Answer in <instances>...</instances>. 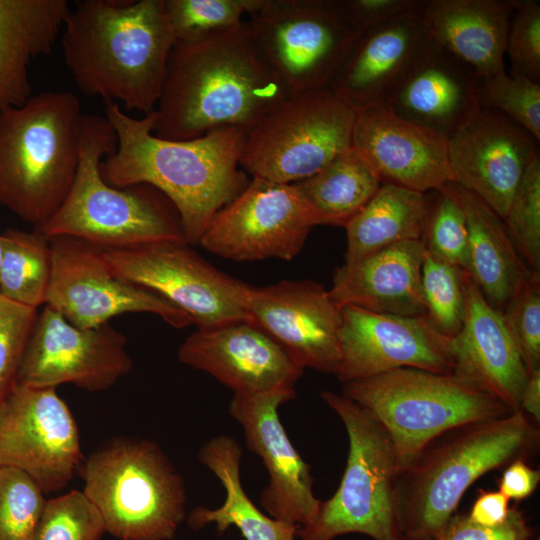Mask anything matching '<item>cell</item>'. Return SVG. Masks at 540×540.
<instances>
[{
  "instance_id": "30",
  "label": "cell",
  "mask_w": 540,
  "mask_h": 540,
  "mask_svg": "<svg viewBox=\"0 0 540 540\" xmlns=\"http://www.w3.org/2000/svg\"><path fill=\"white\" fill-rule=\"evenodd\" d=\"M241 458L240 445L226 435L216 436L200 448L198 459L221 482L225 500L218 508H194L188 516L190 528L199 530L214 523L219 534L235 526L245 540H296L299 526L265 515L250 500L241 482Z\"/></svg>"
},
{
  "instance_id": "12",
  "label": "cell",
  "mask_w": 540,
  "mask_h": 540,
  "mask_svg": "<svg viewBox=\"0 0 540 540\" xmlns=\"http://www.w3.org/2000/svg\"><path fill=\"white\" fill-rule=\"evenodd\" d=\"M189 245L162 241L103 253L117 275L162 296L198 329L248 321L246 284L212 266Z\"/></svg>"
},
{
  "instance_id": "10",
  "label": "cell",
  "mask_w": 540,
  "mask_h": 540,
  "mask_svg": "<svg viewBox=\"0 0 540 540\" xmlns=\"http://www.w3.org/2000/svg\"><path fill=\"white\" fill-rule=\"evenodd\" d=\"M356 114L330 87L291 94L247 132L240 167L275 183L308 178L352 146Z\"/></svg>"
},
{
  "instance_id": "11",
  "label": "cell",
  "mask_w": 540,
  "mask_h": 540,
  "mask_svg": "<svg viewBox=\"0 0 540 540\" xmlns=\"http://www.w3.org/2000/svg\"><path fill=\"white\" fill-rule=\"evenodd\" d=\"M246 14L291 94L329 87L360 36L335 0H248Z\"/></svg>"
},
{
  "instance_id": "5",
  "label": "cell",
  "mask_w": 540,
  "mask_h": 540,
  "mask_svg": "<svg viewBox=\"0 0 540 540\" xmlns=\"http://www.w3.org/2000/svg\"><path fill=\"white\" fill-rule=\"evenodd\" d=\"M78 132L79 163L72 187L57 212L34 230L48 238H78L103 250L187 242L176 208L161 191L148 184L114 187L103 179L101 162L117 145L107 118L81 115Z\"/></svg>"
},
{
  "instance_id": "22",
  "label": "cell",
  "mask_w": 540,
  "mask_h": 540,
  "mask_svg": "<svg viewBox=\"0 0 540 540\" xmlns=\"http://www.w3.org/2000/svg\"><path fill=\"white\" fill-rule=\"evenodd\" d=\"M352 146L382 183L426 194L454 182L448 138L397 116L385 103L357 110Z\"/></svg>"
},
{
  "instance_id": "33",
  "label": "cell",
  "mask_w": 540,
  "mask_h": 540,
  "mask_svg": "<svg viewBox=\"0 0 540 540\" xmlns=\"http://www.w3.org/2000/svg\"><path fill=\"white\" fill-rule=\"evenodd\" d=\"M0 296L36 309L46 304L51 279L50 240L40 232L9 228L1 234Z\"/></svg>"
},
{
  "instance_id": "15",
  "label": "cell",
  "mask_w": 540,
  "mask_h": 540,
  "mask_svg": "<svg viewBox=\"0 0 540 540\" xmlns=\"http://www.w3.org/2000/svg\"><path fill=\"white\" fill-rule=\"evenodd\" d=\"M132 368L126 337L110 322L80 328L44 305L37 313L17 383L39 388L69 383L100 392L116 384Z\"/></svg>"
},
{
  "instance_id": "41",
  "label": "cell",
  "mask_w": 540,
  "mask_h": 540,
  "mask_svg": "<svg viewBox=\"0 0 540 540\" xmlns=\"http://www.w3.org/2000/svg\"><path fill=\"white\" fill-rule=\"evenodd\" d=\"M500 312L528 372L540 368V273L531 272Z\"/></svg>"
},
{
  "instance_id": "27",
  "label": "cell",
  "mask_w": 540,
  "mask_h": 540,
  "mask_svg": "<svg viewBox=\"0 0 540 540\" xmlns=\"http://www.w3.org/2000/svg\"><path fill=\"white\" fill-rule=\"evenodd\" d=\"M420 12L432 41L476 75L505 71L513 0H422Z\"/></svg>"
},
{
  "instance_id": "38",
  "label": "cell",
  "mask_w": 540,
  "mask_h": 540,
  "mask_svg": "<svg viewBox=\"0 0 540 540\" xmlns=\"http://www.w3.org/2000/svg\"><path fill=\"white\" fill-rule=\"evenodd\" d=\"M103 520L83 491L47 500L30 540H101Z\"/></svg>"
},
{
  "instance_id": "43",
  "label": "cell",
  "mask_w": 540,
  "mask_h": 540,
  "mask_svg": "<svg viewBox=\"0 0 540 540\" xmlns=\"http://www.w3.org/2000/svg\"><path fill=\"white\" fill-rule=\"evenodd\" d=\"M37 310L0 296V402L17 383Z\"/></svg>"
},
{
  "instance_id": "28",
  "label": "cell",
  "mask_w": 540,
  "mask_h": 540,
  "mask_svg": "<svg viewBox=\"0 0 540 540\" xmlns=\"http://www.w3.org/2000/svg\"><path fill=\"white\" fill-rule=\"evenodd\" d=\"M70 10L66 0H0V112L32 96L30 65L53 52Z\"/></svg>"
},
{
  "instance_id": "47",
  "label": "cell",
  "mask_w": 540,
  "mask_h": 540,
  "mask_svg": "<svg viewBox=\"0 0 540 540\" xmlns=\"http://www.w3.org/2000/svg\"><path fill=\"white\" fill-rule=\"evenodd\" d=\"M509 511V499L501 492L480 490L468 517L479 525L495 527L505 522Z\"/></svg>"
},
{
  "instance_id": "9",
  "label": "cell",
  "mask_w": 540,
  "mask_h": 540,
  "mask_svg": "<svg viewBox=\"0 0 540 540\" xmlns=\"http://www.w3.org/2000/svg\"><path fill=\"white\" fill-rule=\"evenodd\" d=\"M322 400L341 419L348 454L340 484L316 519L298 528L300 540H334L359 533L374 540H405L399 523V470L393 443L379 421L344 394L323 391Z\"/></svg>"
},
{
  "instance_id": "45",
  "label": "cell",
  "mask_w": 540,
  "mask_h": 540,
  "mask_svg": "<svg viewBox=\"0 0 540 540\" xmlns=\"http://www.w3.org/2000/svg\"><path fill=\"white\" fill-rule=\"evenodd\" d=\"M420 4L421 0H335L341 16L360 35Z\"/></svg>"
},
{
  "instance_id": "7",
  "label": "cell",
  "mask_w": 540,
  "mask_h": 540,
  "mask_svg": "<svg viewBox=\"0 0 540 540\" xmlns=\"http://www.w3.org/2000/svg\"><path fill=\"white\" fill-rule=\"evenodd\" d=\"M342 385V394L367 409L387 431L399 474L443 433L512 413L496 397L453 372L399 368Z\"/></svg>"
},
{
  "instance_id": "13",
  "label": "cell",
  "mask_w": 540,
  "mask_h": 540,
  "mask_svg": "<svg viewBox=\"0 0 540 540\" xmlns=\"http://www.w3.org/2000/svg\"><path fill=\"white\" fill-rule=\"evenodd\" d=\"M51 279L46 304L72 325L96 328L124 313H151L175 328L191 318L157 293L117 275L103 249L78 238L50 237Z\"/></svg>"
},
{
  "instance_id": "8",
  "label": "cell",
  "mask_w": 540,
  "mask_h": 540,
  "mask_svg": "<svg viewBox=\"0 0 540 540\" xmlns=\"http://www.w3.org/2000/svg\"><path fill=\"white\" fill-rule=\"evenodd\" d=\"M83 492L120 540H172L186 517L184 481L161 448L115 439L89 455Z\"/></svg>"
},
{
  "instance_id": "21",
  "label": "cell",
  "mask_w": 540,
  "mask_h": 540,
  "mask_svg": "<svg viewBox=\"0 0 540 540\" xmlns=\"http://www.w3.org/2000/svg\"><path fill=\"white\" fill-rule=\"evenodd\" d=\"M178 359L234 394L295 389L304 372L276 340L247 321L197 329L180 345Z\"/></svg>"
},
{
  "instance_id": "35",
  "label": "cell",
  "mask_w": 540,
  "mask_h": 540,
  "mask_svg": "<svg viewBox=\"0 0 540 540\" xmlns=\"http://www.w3.org/2000/svg\"><path fill=\"white\" fill-rule=\"evenodd\" d=\"M475 93L480 107L500 111L540 141V84L502 71L476 75Z\"/></svg>"
},
{
  "instance_id": "46",
  "label": "cell",
  "mask_w": 540,
  "mask_h": 540,
  "mask_svg": "<svg viewBox=\"0 0 540 540\" xmlns=\"http://www.w3.org/2000/svg\"><path fill=\"white\" fill-rule=\"evenodd\" d=\"M539 482L540 471L531 468L525 459H516L504 467L498 481V491L509 500L520 501L532 495Z\"/></svg>"
},
{
  "instance_id": "1",
  "label": "cell",
  "mask_w": 540,
  "mask_h": 540,
  "mask_svg": "<svg viewBox=\"0 0 540 540\" xmlns=\"http://www.w3.org/2000/svg\"><path fill=\"white\" fill-rule=\"evenodd\" d=\"M290 95L243 19L175 42L154 110L153 133L191 140L224 127L248 132Z\"/></svg>"
},
{
  "instance_id": "20",
  "label": "cell",
  "mask_w": 540,
  "mask_h": 540,
  "mask_svg": "<svg viewBox=\"0 0 540 540\" xmlns=\"http://www.w3.org/2000/svg\"><path fill=\"white\" fill-rule=\"evenodd\" d=\"M539 141L498 110L478 113L448 139L454 182L505 218Z\"/></svg>"
},
{
  "instance_id": "44",
  "label": "cell",
  "mask_w": 540,
  "mask_h": 540,
  "mask_svg": "<svg viewBox=\"0 0 540 540\" xmlns=\"http://www.w3.org/2000/svg\"><path fill=\"white\" fill-rule=\"evenodd\" d=\"M533 535L525 513L514 506L505 522L495 527L479 525L468 514H455L432 540H533Z\"/></svg>"
},
{
  "instance_id": "29",
  "label": "cell",
  "mask_w": 540,
  "mask_h": 540,
  "mask_svg": "<svg viewBox=\"0 0 540 540\" xmlns=\"http://www.w3.org/2000/svg\"><path fill=\"white\" fill-rule=\"evenodd\" d=\"M464 212L468 230L467 272L486 300L502 311L531 274L503 219L482 199L455 182L440 189Z\"/></svg>"
},
{
  "instance_id": "17",
  "label": "cell",
  "mask_w": 540,
  "mask_h": 540,
  "mask_svg": "<svg viewBox=\"0 0 540 540\" xmlns=\"http://www.w3.org/2000/svg\"><path fill=\"white\" fill-rule=\"evenodd\" d=\"M340 310L341 359L335 375L342 384L399 368L452 372V338L427 315L383 314L351 305Z\"/></svg>"
},
{
  "instance_id": "24",
  "label": "cell",
  "mask_w": 540,
  "mask_h": 540,
  "mask_svg": "<svg viewBox=\"0 0 540 540\" xmlns=\"http://www.w3.org/2000/svg\"><path fill=\"white\" fill-rule=\"evenodd\" d=\"M421 4L361 34L333 78L329 87L356 110L384 103L428 47Z\"/></svg>"
},
{
  "instance_id": "23",
  "label": "cell",
  "mask_w": 540,
  "mask_h": 540,
  "mask_svg": "<svg viewBox=\"0 0 540 540\" xmlns=\"http://www.w3.org/2000/svg\"><path fill=\"white\" fill-rule=\"evenodd\" d=\"M465 313L461 330L451 339L452 372L520 410L529 372L502 314L484 297L467 271L463 273Z\"/></svg>"
},
{
  "instance_id": "34",
  "label": "cell",
  "mask_w": 540,
  "mask_h": 540,
  "mask_svg": "<svg viewBox=\"0 0 540 540\" xmlns=\"http://www.w3.org/2000/svg\"><path fill=\"white\" fill-rule=\"evenodd\" d=\"M464 270L426 251L421 268V289L426 315L445 336L453 338L464 320Z\"/></svg>"
},
{
  "instance_id": "37",
  "label": "cell",
  "mask_w": 540,
  "mask_h": 540,
  "mask_svg": "<svg viewBox=\"0 0 540 540\" xmlns=\"http://www.w3.org/2000/svg\"><path fill=\"white\" fill-rule=\"evenodd\" d=\"M503 221L528 268L540 273L539 153L528 164Z\"/></svg>"
},
{
  "instance_id": "6",
  "label": "cell",
  "mask_w": 540,
  "mask_h": 540,
  "mask_svg": "<svg viewBox=\"0 0 540 540\" xmlns=\"http://www.w3.org/2000/svg\"><path fill=\"white\" fill-rule=\"evenodd\" d=\"M80 102L45 91L0 112V204L38 228L60 208L79 163Z\"/></svg>"
},
{
  "instance_id": "32",
  "label": "cell",
  "mask_w": 540,
  "mask_h": 540,
  "mask_svg": "<svg viewBox=\"0 0 540 540\" xmlns=\"http://www.w3.org/2000/svg\"><path fill=\"white\" fill-rule=\"evenodd\" d=\"M382 180L353 146L314 175L293 183L317 225L345 226L371 199Z\"/></svg>"
},
{
  "instance_id": "25",
  "label": "cell",
  "mask_w": 540,
  "mask_h": 540,
  "mask_svg": "<svg viewBox=\"0 0 540 540\" xmlns=\"http://www.w3.org/2000/svg\"><path fill=\"white\" fill-rule=\"evenodd\" d=\"M475 81L470 66L431 39L384 103L397 116L449 139L480 110Z\"/></svg>"
},
{
  "instance_id": "31",
  "label": "cell",
  "mask_w": 540,
  "mask_h": 540,
  "mask_svg": "<svg viewBox=\"0 0 540 540\" xmlns=\"http://www.w3.org/2000/svg\"><path fill=\"white\" fill-rule=\"evenodd\" d=\"M428 198L392 183H382L365 206L344 226L345 263L356 262L395 243L422 240Z\"/></svg>"
},
{
  "instance_id": "18",
  "label": "cell",
  "mask_w": 540,
  "mask_h": 540,
  "mask_svg": "<svg viewBox=\"0 0 540 540\" xmlns=\"http://www.w3.org/2000/svg\"><path fill=\"white\" fill-rule=\"evenodd\" d=\"M249 323L276 340L304 369L335 374L341 359V310L328 290L311 281L246 284Z\"/></svg>"
},
{
  "instance_id": "2",
  "label": "cell",
  "mask_w": 540,
  "mask_h": 540,
  "mask_svg": "<svg viewBox=\"0 0 540 540\" xmlns=\"http://www.w3.org/2000/svg\"><path fill=\"white\" fill-rule=\"evenodd\" d=\"M104 112L117 145L101 162L103 179L114 187L148 184L161 191L176 208L187 243L199 244L216 214L249 182L239 164L247 131L224 127L169 140L153 133L154 111L134 118L105 102Z\"/></svg>"
},
{
  "instance_id": "42",
  "label": "cell",
  "mask_w": 540,
  "mask_h": 540,
  "mask_svg": "<svg viewBox=\"0 0 540 540\" xmlns=\"http://www.w3.org/2000/svg\"><path fill=\"white\" fill-rule=\"evenodd\" d=\"M505 54L512 75L540 84V2L513 0Z\"/></svg>"
},
{
  "instance_id": "48",
  "label": "cell",
  "mask_w": 540,
  "mask_h": 540,
  "mask_svg": "<svg viewBox=\"0 0 540 540\" xmlns=\"http://www.w3.org/2000/svg\"><path fill=\"white\" fill-rule=\"evenodd\" d=\"M520 410L529 415L533 422H540V368L529 373L521 396Z\"/></svg>"
},
{
  "instance_id": "4",
  "label": "cell",
  "mask_w": 540,
  "mask_h": 540,
  "mask_svg": "<svg viewBox=\"0 0 540 540\" xmlns=\"http://www.w3.org/2000/svg\"><path fill=\"white\" fill-rule=\"evenodd\" d=\"M539 445V429L522 410L438 436L398 477V517L404 539H434L477 479L516 459H528Z\"/></svg>"
},
{
  "instance_id": "19",
  "label": "cell",
  "mask_w": 540,
  "mask_h": 540,
  "mask_svg": "<svg viewBox=\"0 0 540 540\" xmlns=\"http://www.w3.org/2000/svg\"><path fill=\"white\" fill-rule=\"evenodd\" d=\"M294 397L295 389L234 394L229 412L269 475L260 505L272 518L304 527L316 519L322 501L313 492L310 466L291 443L278 414L279 406Z\"/></svg>"
},
{
  "instance_id": "16",
  "label": "cell",
  "mask_w": 540,
  "mask_h": 540,
  "mask_svg": "<svg viewBox=\"0 0 540 540\" xmlns=\"http://www.w3.org/2000/svg\"><path fill=\"white\" fill-rule=\"evenodd\" d=\"M55 389L16 383L0 402V466L25 472L44 493L66 486L82 459L76 421Z\"/></svg>"
},
{
  "instance_id": "50",
  "label": "cell",
  "mask_w": 540,
  "mask_h": 540,
  "mask_svg": "<svg viewBox=\"0 0 540 540\" xmlns=\"http://www.w3.org/2000/svg\"><path fill=\"white\" fill-rule=\"evenodd\" d=\"M533 540H540V537H539V536H537V537H536V538H534Z\"/></svg>"
},
{
  "instance_id": "3",
  "label": "cell",
  "mask_w": 540,
  "mask_h": 540,
  "mask_svg": "<svg viewBox=\"0 0 540 540\" xmlns=\"http://www.w3.org/2000/svg\"><path fill=\"white\" fill-rule=\"evenodd\" d=\"M175 42L164 0L78 1L61 33L83 93L144 115L156 109Z\"/></svg>"
},
{
  "instance_id": "40",
  "label": "cell",
  "mask_w": 540,
  "mask_h": 540,
  "mask_svg": "<svg viewBox=\"0 0 540 540\" xmlns=\"http://www.w3.org/2000/svg\"><path fill=\"white\" fill-rule=\"evenodd\" d=\"M247 4L248 0H164L176 41L240 23Z\"/></svg>"
},
{
  "instance_id": "39",
  "label": "cell",
  "mask_w": 540,
  "mask_h": 540,
  "mask_svg": "<svg viewBox=\"0 0 540 540\" xmlns=\"http://www.w3.org/2000/svg\"><path fill=\"white\" fill-rule=\"evenodd\" d=\"M428 197L427 222L423 241L433 257L457 266L468 268V230L464 212L450 195L441 190Z\"/></svg>"
},
{
  "instance_id": "49",
  "label": "cell",
  "mask_w": 540,
  "mask_h": 540,
  "mask_svg": "<svg viewBox=\"0 0 540 540\" xmlns=\"http://www.w3.org/2000/svg\"><path fill=\"white\" fill-rule=\"evenodd\" d=\"M2 252H3V245H2V237L0 234V266H1V260H2Z\"/></svg>"
},
{
  "instance_id": "26",
  "label": "cell",
  "mask_w": 540,
  "mask_h": 540,
  "mask_svg": "<svg viewBox=\"0 0 540 540\" xmlns=\"http://www.w3.org/2000/svg\"><path fill=\"white\" fill-rule=\"evenodd\" d=\"M423 240L395 243L356 262L336 268L332 301L371 312L400 316L426 315L421 268L426 255Z\"/></svg>"
},
{
  "instance_id": "36",
  "label": "cell",
  "mask_w": 540,
  "mask_h": 540,
  "mask_svg": "<svg viewBox=\"0 0 540 540\" xmlns=\"http://www.w3.org/2000/svg\"><path fill=\"white\" fill-rule=\"evenodd\" d=\"M25 472L0 466V540H30L46 501Z\"/></svg>"
},
{
  "instance_id": "14",
  "label": "cell",
  "mask_w": 540,
  "mask_h": 540,
  "mask_svg": "<svg viewBox=\"0 0 540 540\" xmlns=\"http://www.w3.org/2000/svg\"><path fill=\"white\" fill-rule=\"evenodd\" d=\"M316 220L293 184L251 178L213 218L199 244L234 261L292 260Z\"/></svg>"
}]
</instances>
